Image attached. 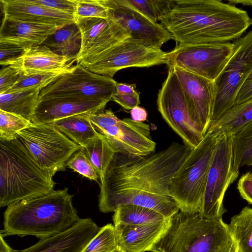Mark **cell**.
<instances>
[{"mask_svg": "<svg viewBox=\"0 0 252 252\" xmlns=\"http://www.w3.org/2000/svg\"><path fill=\"white\" fill-rule=\"evenodd\" d=\"M31 1L35 3L73 15L75 9L76 5L74 0H31Z\"/></svg>", "mask_w": 252, "mask_h": 252, "instance_id": "ab89813d", "label": "cell"}, {"mask_svg": "<svg viewBox=\"0 0 252 252\" xmlns=\"http://www.w3.org/2000/svg\"><path fill=\"white\" fill-rule=\"evenodd\" d=\"M3 17L61 27L75 23L74 15L33 3L31 0H0Z\"/></svg>", "mask_w": 252, "mask_h": 252, "instance_id": "d6986e66", "label": "cell"}, {"mask_svg": "<svg viewBox=\"0 0 252 252\" xmlns=\"http://www.w3.org/2000/svg\"><path fill=\"white\" fill-rule=\"evenodd\" d=\"M107 103L101 100L72 97L41 99L32 123H51L73 115L94 114L104 110Z\"/></svg>", "mask_w": 252, "mask_h": 252, "instance_id": "ac0fdd59", "label": "cell"}, {"mask_svg": "<svg viewBox=\"0 0 252 252\" xmlns=\"http://www.w3.org/2000/svg\"><path fill=\"white\" fill-rule=\"evenodd\" d=\"M25 49L9 43H0V64L9 66L21 57Z\"/></svg>", "mask_w": 252, "mask_h": 252, "instance_id": "74e56055", "label": "cell"}, {"mask_svg": "<svg viewBox=\"0 0 252 252\" xmlns=\"http://www.w3.org/2000/svg\"><path fill=\"white\" fill-rule=\"evenodd\" d=\"M73 66L55 71L27 75L21 74L14 85L5 93H10L33 88H39L42 90L59 77L70 71Z\"/></svg>", "mask_w": 252, "mask_h": 252, "instance_id": "4dcf8cb0", "label": "cell"}, {"mask_svg": "<svg viewBox=\"0 0 252 252\" xmlns=\"http://www.w3.org/2000/svg\"><path fill=\"white\" fill-rule=\"evenodd\" d=\"M67 167L91 180L98 183L99 175L81 147L66 163Z\"/></svg>", "mask_w": 252, "mask_h": 252, "instance_id": "8d00e7d4", "label": "cell"}, {"mask_svg": "<svg viewBox=\"0 0 252 252\" xmlns=\"http://www.w3.org/2000/svg\"><path fill=\"white\" fill-rule=\"evenodd\" d=\"M0 252H20L10 247L4 240V237L0 234Z\"/></svg>", "mask_w": 252, "mask_h": 252, "instance_id": "bcb514c9", "label": "cell"}, {"mask_svg": "<svg viewBox=\"0 0 252 252\" xmlns=\"http://www.w3.org/2000/svg\"><path fill=\"white\" fill-rule=\"evenodd\" d=\"M75 9L73 14L75 20L89 18H109L108 8L103 0H74Z\"/></svg>", "mask_w": 252, "mask_h": 252, "instance_id": "d590c367", "label": "cell"}, {"mask_svg": "<svg viewBox=\"0 0 252 252\" xmlns=\"http://www.w3.org/2000/svg\"><path fill=\"white\" fill-rule=\"evenodd\" d=\"M17 137L0 139V206L48 194L56 185Z\"/></svg>", "mask_w": 252, "mask_h": 252, "instance_id": "5b68a950", "label": "cell"}, {"mask_svg": "<svg viewBox=\"0 0 252 252\" xmlns=\"http://www.w3.org/2000/svg\"><path fill=\"white\" fill-rule=\"evenodd\" d=\"M169 218L141 224L114 225L117 247L123 252L149 251L167 228Z\"/></svg>", "mask_w": 252, "mask_h": 252, "instance_id": "44dd1931", "label": "cell"}, {"mask_svg": "<svg viewBox=\"0 0 252 252\" xmlns=\"http://www.w3.org/2000/svg\"><path fill=\"white\" fill-rule=\"evenodd\" d=\"M233 165L236 170L252 165V121L234 134L232 143Z\"/></svg>", "mask_w": 252, "mask_h": 252, "instance_id": "f546056e", "label": "cell"}, {"mask_svg": "<svg viewBox=\"0 0 252 252\" xmlns=\"http://www.w3.org/2000/svg\"><path fill=\"white\" fill-rule=\"evenodd\" d=\"M233 47V43L230 42L177 45L166 53L164 63L214 82L230 57Z\"/></svg>", "mask_w": 252, "mask_h": 252, "instance_id": "30bf717a", "label": "cell"}, {"mask_svg": "<svg viewBox=\"0 0 252 252\" xmlns=\"http://www.w3.org/2000/svg\"><path fill=\"white\" fill-rule=\"evenodd\" d=\"M159 21L177 45L230 42L252 24L246 11L217 0H174Z\"/></svg>", "mask_w": 252, "mask_h": 252, "instance_id": "7a4b0ae2", "label": "cell"}, {"mask_svg": "<svg viewBox=\"0 0 252 252\" xmlns=\"http://www.w3.org/2000/svg\"><path fill=\"white\" fill-rule=\"evenodd\" d=\"M173 68L190 116L205 135L210 125L215 96L214 82L184 69Z\"/></svg>", "mask_w": 252, "mask_h": 252, "instance_id": "2e32d148", "label": "cell"}, {"mask_svg": "<svg viewBox=\"0 0 252 252\" xmlns=\"http://www.w3.org/2000/svg\"><path fill=\"white\" fill-rule=\"evenodd\" d=\"M112 100L120 104L126 110H131L140 103L139 94H121L116 92L113 94Z\"/></svg>", "mask_w": 252, "mask_h": 252, "instance_id": "b9f144b4", "label": "cell"}, {"mask_svg": "<svg viewBox=\"0 0 252 252\" xmlns=\"http://www.w3.org/2000/svg\"><path fill=\"white\" fill-rule=\"evenodd\" d=\"M234 134L223 133L217 136V144L209 171L201 210L203 218L219 220L226 212L223 200L229 187L237 179L239 170L233 165Z\"/></svg>", "mask_w": 252, "mask_h": 252, "instance_id": "9c48e42d", "label": "cell"}, {"mask_svg": "<svg viewBox=\"0 0 252 252\" xmlns=\"http://www.w3.org/2000/svg\"><path fill=\"white\" fill-rule=\"evenodd\" d=\"M233 43L231 56L214 81L215 96L210 125L235 104L239 90L252 71V30Z\"/></svg>", "mask_w": 252, "mask_h": 252, "instance_id": "ba28073f", "label": "cell"}, {"mask_svg": "<svg viewBox=\"0 0 252 252\" xmlns=\"http://www.w3.org/2000/svg\"><path fill=\"white\" fill-rule=\"evenodd\" d=\"M237 188L241 196L252 205V171L246 172L240 177Z\"/></svg>", "mask_w": 252, "mask_h": 252, "instance_id": "60d3db41", "label": "cell"}, {"mask_svg": "<svg viewBox=\"0 0 252 252\" xmlns=\"http://www.w3.org/2000/svg\"><path fill=\"white\" fill-rule=\"evenodd\" d=\"M131 119L136 122H143L147 120L146 110L139 106H136L130 110Z\"/></svg>", "mask_w": 252, "mask_h": 252, "instance_id": "ee69618b", "label": "cell"}, {"mask_svg": "<svg viewBox=\"0 0 252 252\" xmlns=\"http://www.w3.org/2000/svg\"><path fill=\"white\" fill-rule=\"evenodd\" d=\"M61 26L12 19L3 17L0 29V43L13 44L24 49L42 45Z\"/></svg>", "mask_w": 252, "mask_h": 252, "instance_id": "ffe728a7", "label": "cell"}, {"mask_svg": "<svg viewBox=\"0 0 252 252\" xmlns=\"http://www.w3.org/2000/svg\"><path fill=\"white\" fill-rule=\"evenodd\" d=\"M227 1L228 4L233 5L240 4L245 6H252V0H229Z\"/></svg>", "mask_w": 252, "mask_h": 252, "instance_id": "7dc6e473", "label": "cell"}, {"mask_svg": "<svg viewBox=\"0 0 252 252\" xmlns=\"http://www.w3.org/2000/svg\"><path fill=\"white\" fill-rule=\"evenodd\" d=\"M72 198L65 188L14 202L4 212L0 234L3 237L32 235L40 239L63 232L80 219Z\"/></svg>", "mask_w": 252, "mask_h": 252, "instance_id": "3957f363", "label": "cell"}, {"mask_svg": "<svg viewBox=\"0 0 252 252\" xmlns=\"http://www.w3.org/2000/svg\"><path fill=\"white\" fill-rule=\"evenodd\" d=\"M166 52L129 38L82 65L95 74L113 78L120 70L164 63Z\"/></svg>", "mask_w": 252, "mask_h": 252, "instance_id": "8fae6325", "label": "cell"}, {"mask_svg": "<svg viewBox=\"0 0 252 252\" xmlns=\"http://www.w3.org/2000/svg\"><path fill=\"white\" fill-rule=\"evenodd\" d=\"M87 114L73 115L51 123L74 143L83 147L98 132Z\"/></svg>", "mask_w": 252, "mask_h": 252, "instance_id": "484cf974", "label": "cell"}, {"mask_svg": "<svg viewBox=\"0 0 252 252\" xmlns=\"http://www.w3.org/2000/svg\"><path fill=\"white\" fill-rule=\"evenodd\" d=\"M239 252H252V208L244 207L228 224Z\"/></svg>", "mask_w": 252, "mask_h": 252, "instance_id": "f1b7e54d", "label": "cell"}, {"mask_svg": "<svg viewBox=\"0 0 252 252\" xmlns=\"http://www.w3.org/2000/svg\"><path fill=\"white\" fill-rule=\"evenodd\" d=\"M157 107L169 126L192 149L204 135L192 120L183 93L173 67H168L167 76L158 94Z\"/></svg>", "mask_w": 252, "mask_h": 252, "instance_id": "7c38bea8", "label": "cell"}, {"mask_svg": "<svg viewBox=\"0 0 252 252\" xmlns=\"http://www.w3.org/2000/svg\"><path fill=\"white\" fill-rule=\"evenodd\" d=\"M114 212V225L141 224L167 219L153 209L133 204L120 206Z\"/></svg>", "mask_w": 252, "mask_h": 252, "instance_id": "83f0119b", "label": "cell"}, {"mask_svg": "<svg viewBox=\"0 0 252 252\" xmlns=\"http://www.w3.org/2000/svg\"><path fill=\"white\" fill-rule=\"evenodd\" d=\"M100 229L90 218L81 219L69 228L39 239L20 252H81Z\"/></svg>", "mask_w": 252, "mask_h": 252, "instance_id": "e0dca14e", "label": "cell"}, {"mask_svg": "<svg viewBox=\"0 0 252 252\" xmlns=\"http://www.w3.org/2000/svg\"><path fill=\"white\" fill-rule=\"evenodd\" d=\"M43 45L57 54L76 60L81 47V34L76 23L59 28Z\"/></svg>", "mask_w": 252, "mask_h": 252, "instance_id": "d4e9b609", "label": "cell"}, {"mask_svg": "<svg viewBox=\"0 0 252 252\" xmlns=\"http://www.w3.org/2000/svg\"><path fill=\"white\" fill-rule=\"evenodd\" d=\"M32 123L18 115L0 110V139L11 140Z\"/></svg>", "mask_w": 252, "mask_h": 252, "instance_id": "e575fe53", "label": "cell"}, {"mask_svg": "<svg viewBox=\"0 0 252 252\" xmlns=\"http://www.w3.org/2000/svg\"><path fill=\"white\" fill-rule=\"evenodd\" d=\"M129 6L138 11L154 23L170 9L174 0H124Z\"/></svg>", "mask_w": 252, "mask_h": 252, "instance_id": "d6a6232c", "label": "cell"}, {"mask_svg": "<svg viewBox=\"0 0 252 252\" xmlns=\"http://www.w3.org/2000/svg\"><path fill=\"white\" fill-rule=\"evenodd\" d=\"M104 135L117 153L142 156L155 151L149 125L129 118L119 119L114 116L97 130Z\"/></svg>", "mask_w": 252, "mask_h": 252, "instance_id": "5bb4252c", "label": "cell"}, {"mask_svg": "<svg viewBox=\"0 0 252 252\" xmlns=\"http://www.w3.org/2000/svg\"><path fill=\"white\" fill-rule=\"evenodd\" d=\"M117 82L113 78L93 73L82 65H74L69 72L42 89L41 99L72 97L109 102L116 92Z\"/></svg>", "mask_w": 252, "mask_h": 252, "instance_id": "4fadbf2b", "label": "cell"}, {"mask_svg": "<svg viewBox=\"0 0 252 252\" xmlns=\"http://www.w3.org/2000/svg\"><path fill=\"white\" fill-rule=\"evenodd\" d=\"M152 252H238L237 245L222 219H208L199 213L179 210L153 245Z\"/></svg>", "mask_w": 252, "mask_h": 252, "instance_id": "277c9868", "label": "cell"}, {"mask_svg": "<svg viewBox=\"0 0 252 252\" xmlns=\"http://www.w3.org/2000/svg\"></svg>", "mask_w": 252, "mask_h": 252, "instance_id": "681fc988", "label": "cell"}, {"mask_svg": "<svg viewBox=\"0 0 252 252\" xmlns=\"http://www.w3.org/2000/svg\"><path fill=\"white\" fill-rule=\"evenodd\" d=\"M252 98V71L239 90L235 104H239Z\"/></svg>", "mask_w": 252, "mask_h": 252, "instance_id": "7bdbcfd3", "label": "cell"}, {"mask_svg": "<svg viewBox=\"0 0 252 252\" xmlns=\"http://www.w3.org/2000/svg\"><path fill=\"white\" fill-rule=\"evenodd\" d=\"M103 0L108 9L109 16L122 26L131 39L156 48H160L164 43L173 39L161 24L152 22L124 0Z\"/></svg>", "mask_w": 252, "mask_h": 252, "instance_id": "9a60e30c", "label": "cell"}, {"mask_svg": "<svg viewBox=\"0 0 252 252\" xmlns=\"http://www.w3.org/2000/svg\"><path fill=\"white\" fill-rule=\"evenodd\" d=\"M117 248L114 226L108 223L100 227L81 252H110Z\"/></svg>", "mask_w": 252, "mask_h": 252, "instance_id": "836d02e7", "label": "cell"}, {"mask_svg": "<svg viewBox=\"0 0 252 252\" xmlns=\"http://www.w3.org/2000/svg\"><path fill=\"white\" fill-rule=\"evenodd\" d=\"M192 149L173 142L145 156L116 153L99 183V211L114 212L120 206L133 204L171 217L179 208L170 195V182Z\"/></svg>", "mask_w": 252, "mask_h": 252, "instance_id": "6da1fadb", "label": "cell"}, {"mask_svg": "<svg viewBox=\"0 0 252 252\" xmlns=\"http://www.w3.org/2000/svg\"><path fill=\"white\" fill-rule=\"evenodd\" d=\"M41 89L33 88L0 94V110L21 116L32 123L41 100Z\"/></svg>", "mask_w": 252, "mask_h": 252, "instance_id": "603a6c76", "label": "cell"}, {"mask_svg": "<svg viewBox=\"0 0 252 252\" xmlns=\"http://www.w3.org/2000/svg\"><path fill=\"white\" fill-rule=\"evenodd\" d=\"M115 22L109 16L107 19L89 18L75 20L81 34V52L104 33Z\"/></svg>", "mask_w": 252, "mask_h": 252, "instance_id": "1f68e13d", "label": "cell"}, {"mask_svg": "<svg viewBox=\"0 0 252 252\" xmlns=\"http://www.w3.org/2000/svg\"><path fill=\"white\" fill-rule=\"evenodd\" d=\"M21 74L19 70L10 65L2 67L0 71V94L12 87Z\"/></svg>", "mask_w": 252, "mask_h": 252, "instance_id": "f35d334b", "label": "cell"}, {"mask_svg": "<svg viewBox=\"0 0 252 252\" xmlns=\"http://www.w3.org/2000/svg\"><path fill=\"white\" fill-rule=\"evenodd\" d=\"M134 84H126L125 83H117L116 87V92L121 94H136L139 93L135 89Z\"/></svg>", "mask_w": 252, "mask_h": 252, "instance_id": "f6af8a7d", "label": "cell"}, {"mask_svg": "<svg viewBox=\"0 0 252 252\" xmlns=\"http://www.w3.org/2000/svg\"><path fill=\"white\" fill-rule=\"evenodd\" d=\"M16 137L39 165L53 176L64 171L68 160L81 148L52 123H32Z\"/></svg>", "mask_w": 252, "mask_h": 252, "instance_id": "52a82bcc", "label": "cell"}, {"mask_svg": "<svg viewBox=\"0 0 252 252\" xmlns=\"http://www.w3.org/2000/svg\"><path fill=\"white\" fill-rule=\"evenodd\" d=\"M83 148L101 180L117 153L115 150L106 137L99 132Z\"/></svg>", "mask_w": 252, "mask_h": 252, "instance_id": "4316f807", "label": "cell"}, {"mask_svg": "<svg viewBox=\"0 0 252 252\" xmlns=\"http://www.w3.org/2000/svg\"><path fill=\"white\" fill-rule=\"evenodd\" d=\"M74 61L42 44L25 49L23 55L10 66L27 75L60 70L72 66Z\"/></svg>", "mask_w": 252, "mask_h": 252, "instance_id": "7402d4cb", "label": "cell"}, {"mask_svg": "<svg viewBox=\"0 0 252 252\" xmlns=\"http://www.w3.org/2000/svg\"><path fill=\"white\" fill-rule=\"evenodd\" d=\"M217 136L207 131L171 179L170 194L182 212L197 213L201 210Z\"/></svg>", "mask_w": 252, "mask_h": 252, "instance_id": "8992f818", "label": "cell"}, {"mask_svg": "<svg viewBox=\"0 0 252 252\" xmlns=\"http://www.w3.org/2000/svg\"><path fill=\"white\" fill-rule=\"evenodd\" d=\"M110 252H123L122 250H121L119 248H117L116 249Z\"/></svg>", "mask_w": 252, "mask_h": 252, "instance_id": "c3c4849f", "label": "cell"}, {"mask_svg": "<svg viewBox=\"0 0 252 252\" xmlns=\"http://www.w3.org/2000/svg\"><path fill=\"white\" fill-rule=\"evenodd\" d=\"M252 121V98L234 104L217 121L212 123L208 131L219 135L223 133L235 134L244 126Z\"/></svg>", "mask_w": 252, "mask_h": 252, "instance_id": "cb8c5ba5", "label": "cell"}]
</instances>
